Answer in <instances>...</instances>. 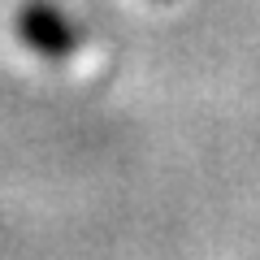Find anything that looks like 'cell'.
I'll return each instance as SVG.
<instances>
[{
	"label": "cell",
	"instance_id": "cell-1",
	"mask_svg": "<svg viewBox=\"0 0 260 260\" xmlns=\"http://www.w3.org/2000/svg\"><path fill=\"white\" fill-rule=\"evenodd\" d=\"M18 35L26 48H35L39 56H70L78 48V30L61 9H52L48 0H30L18 13Z\"/></svg>",
	"mask_w": 260,
	"mask_h": 260
}]
</instances>
